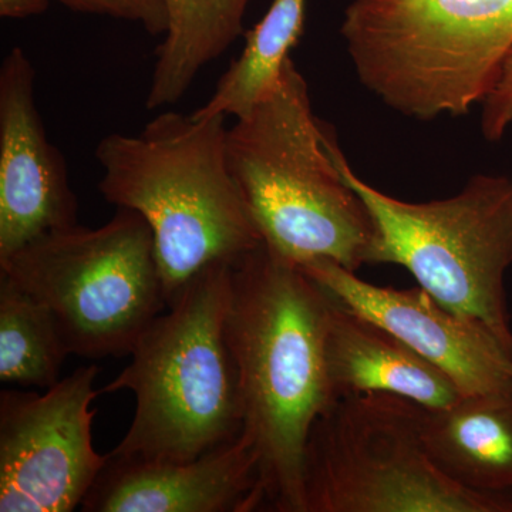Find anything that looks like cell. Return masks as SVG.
Here are the masks:
<instances>
[{"instance_id": "13", "label": "cell", "mask_w": 512, "mask_h": 512, "mask_svg": "<svg viewBox=\"0 0 512 512\" xmlns=\"http://www.w3.org/2000/svg\"><path fill=\"white\" fill-rule=\"evenodd\" d=\"M325 349L330 386L338 400L352 394L387 393L437 410L463 397L443 370L333 296Z\"/></svg>"}, {"instance_id": "11", "label": "cell", "mask_w": 512, "mask_h": 512, "mask_svg": "<svg viewBox=\"0 0 512 512\" xmlns=\"http://www.w3.org/2000/svg\"><path fill=\"white\" fill-rule=\"evenodd\" d=\"M35 77L25 50L13 47L0 67V259L77 225V198L37 110Z\"/></svg>"}, {"instance_id": "15", "label": "cell", "mask_w": 512, "mask_h": 512, "mask_svg": "<svg viewBox=\"0 0 512 512\" xmlns=\"http://www.w3.org/2000/svg\"><path fill=\"white\" fill-rule=\"evenodd\" d=\"M251 0H165L168 28L158 46L146 107L183 99L207 64L244 33Z\"/></svg>"}, {"instance_id": "19", "label": "cell", "mask_w": 512, "mask_h": 512, "mask_svg": "<svg viewBox=\"0 0 512 512\" xmlns=\"http://www.w3.org/2000/svg\"><path fill=\"white\" fill-rule=\"evenodd\" d=\"M481 106V131L485 140L500 141L512 124V52Z\"/></svg>"}, {"instance_id": "4", "label": "cell", "mask_w": 512, "mask_h": 512, "mask_svg": "<svg viewBox=\"0 0 512 512\" xmlns=\"http://www.w3.org/2000/svg\"><path fill=\"white\" fill-rule=\"evenodd\" d=\"M232 262L194 276L138 336L131 363L101 393L131 390L136 413L111 457L191 461L237 439L244 403L227 336Z\"/></svg>"}, {"instance_id": "7", "label": "cell", "mask_w": 512, "mask_h": 512, "mask_svg": "<svg viewBox=\"0 0 512 512\" xmlns=\"http://www.w3.org/2000/svg\"><path fill=\"white\" fill-rule=\"evenodd\" d=\"M423 416V406L394 394L336 400L306 443L305 512H512V490H468L441 473Z\"/></svg>"}, {"instance_id": "1", "label": "cell", "mask_w": 512, "mask_h": 512, "mask_svg": "<svg viewBox=\"0 0 512 512\" xmlns=\"http://www.w3.org/2000/svg\"><path fill=\"white\" fill-rule=\"evenodd\" d=\"M330 303L325 288L264 242L232 262L227 336L268 510L305 512L306 443L338 400L326 366Z\"/></svg>"}, {"instance_id": "20", "label": "cell", "mask_w": 512, "mask_h": 512, "mask_svg": "<svg viewBox=\"0 0 512 512\" xmlns=\"http://www.w3.org/2000/svg\"><path fill=\"white\" fill-rule=\"evenodd\" d=\"M52 0H0V16L6 19H25L42 15Z\"/></svg>"}, {"instance_id": "9", "label": "cell", "mask_w": 512, "mask_h": 512, "mask_svg": "<svg viewBox=\"0 0 512 512\" xmlns=\"http://www.w3.org/2000/svg\"><path fill=\"white\" fill-rule=\"evenodd\" d=\"M100 367H79L46 393H0V512H70L109 460L93 446Z\"/></svg>"}, {"instance_id": "17", "label": "cell", "mask_w": 512, "mask_h": 512, "mask_svg": "<svg viewBox=\"0 0 512 512\" xmlns=\"http://www.w3.org/2000/svg\"><path fill=\"white\" fill-rule=\"evenodd\" d=\"M72 355L42 302L0 275V380L49 389Z\"/></svg>"}, {"instance_id": "2", "label": "cell", "mask_w": 512, "mask_h": 512, "mask_svg": "<svg viewBox=\"0 0 512 512\" xmlns=\"http://www.w3.org/2000/svg\"><path fill=\"white\" fill-rule=\"evenodd\" d=\"M227 117L168 110L96 147L103 197L151 229L168 308L205 268L264 242L229 167Z\"/></svg>"}, {"instance_id": "18", "label": "cell", "mask_w": 512, "mask_h": 512, "mask_svg": "<svg viewBox=\"0 0 512 512\" xmlns=\"http://www.w3.org/2000/svg\"><path fill=\"white\" fill-rule=\"evenodd\" d=\"M74 12L136 23L154 36H164L168 28L165 0H56Z\"/></svg>"}, {"instance_id": "14", "label": "cell", "mask_w": 512, "mask_h": 512, "mask_svg": "<svg viewBox=\"0 0 512 512\" xmlns=\"http://www.w3.org/2000/svg\"><path fill=\"white\" fill-rule=\"evenodd\" d=\"M423 439L441 473L468 490H512V390L424 407Z\"/></svg>"}, {"instance_id": "6", "label": "cell", "mask_w": 512, "mask_h": 512, "mask_svg": "<svg viewBox=\"0 0 512 512\" xmlns=\"http://www.w3.org/2000/svg\"><path fill=\"white\" fill-rule=\"evenodd\" d=\"M332 153L375 220L373 265L403 266L444 308L490 330L512 356L504 286L512 265V175H474L454 197L416 204L357 177L335 137Z\"/></svg>"}, {"instance_id": "12", "label": "cell", "mask_w": 512, "mask_h": 512, "mask_svg": "<svg viewBox=\"0 0 512 512\" xmlns=\"http://www.w3.org/2000/svg\"><path fill=\"white\" fill-rule=\"evenodd\" d=\"M107 456L82 511L249 512L265 507L261 460L244 430L191 461Z\"/></svg>"}, {"instance_id": "16", "label": "cell", "mask_w": 512, "mask_h": 512, "mask_svg": "<svg viewBox=\"0 0 512 512\" xmlns=\"http://www.w3.org/2000/svg\"><path fill=\"white\" fill-rule=\"evenodd\" d=\"M306 0H272L268 12L247 35L241 55L218 82L211 99L194 111L198 116H242L261 99L281 73L301 39Z\"/></svg>"}, {"instance_id": "5", "label": "cell", "mask_w": 512, "mask_h": 512, "mask_svg": "<svg viewBox=\"0 0 512 512\" xmlns=\"http://www.w3.org/2000/svg\"><path fill=\"white\" fill-rule=\"evenodd\" d=\"M360 83L412 119L464 116L512 52V0H355L340 29Z\"/></svg>"}, {"instance_id": "10", "label": "cell", "mask_w": 512, "mask_h": 512, "mask_svg": "<svg viewBox=\"0 0 512 512\" xmlns=\"http://www.w3.org/2000/svg\"><path fill=\"white\" fill-rule=\"evenodd\" d=\"M349 309L392 332L450 376L463 396L512 390V356L484 326L444 308L423 288L363 281L330 259L298 265Z\"/></svg>"}, {"instance_id": "8", "label": "cell", "mask_w": 512, "mask_h": 512, "mask_svg": "<svg viewBox=\"0 0 512 512\" xmlns=\"http://www.w3.org/2000/svg\"><path fill=\"white\" fill-rule=\"evenodd\" d=\"M0 275L42 302L70 353L89 359L130 355L168 309L151 229L127 208L100 228L36 238L0 259Z\"/></svg>"}, {"instance_id": "3", "label": "cell", "mask_w": 512, "mask_h": 512, "mask_svg": "<svg viewBox=\"0 0 512 512\" xmlns=\"http://www.w3.org/2000/svg\"><path fill=\"white\" fill-rule=\"evenodd\" d=\"M333 133L315 116L289 56L274 86L228 127L229 167L266 247L296 265H373L376 224L343 178Z\"/></svg>"}]
</instances>
